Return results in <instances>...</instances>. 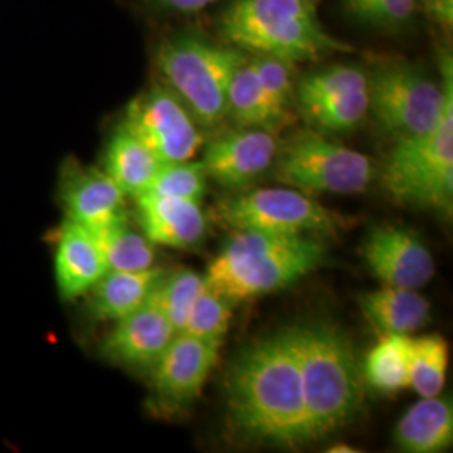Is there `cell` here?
Segmentation results:
<instances>
[{"label":"cell","instance_id":"cell-22","mask_svg":"<svg viewBox=\"0 0 453 453\" xmlns=\"http://www.w3.org/2000/svg\"><path fill=\"white\" fill-rule=\"evenodd\" d=\"M104 257L108 271H145L155 267L157 250L145 234L130 224V217L89 230Z\"/></svg>","mask_w":453,"mask_h":453},{"label":"cell","instance_id":"cell-29","mask_svg":"<svg viewBox=\"0 0 453 453\" xmlns=\"http://www.w3.org/2000/svg\"><path fill=\"white\" fill-rule=\"evenodd\" d=\"M232 303L234 301L224 294L213 291L207 286L195 299L181 333L200 340L222 342L232 316Z\"/></svg>","mask_w":453,"mask_h":453},{"label":"cell","instance_id":"cell-32","mask_svg":"<svg viewBox=\"0 0 453 453\" xmlns=\"http://www.w3.org/2000/svg\"><path fill=\"white\" fill-rule=\"evenodd\" d=\"M425 12L445 31L452 29L453 0H421Z\"/></svg>","mask_w":453,"mask_h":453},{"label":"cell","instance_id":"cell-2","mask_svg":"<svg viewBox=\"0 0 453 453\" xmlns=\"http://www.w3.org/2000/svg\"><path fill=\"white\" fill-rule=\"evenodd\" d=\"M303 395L316 440L357 420L365 403L363 372L351 342L329 323L294 326Z\"/></svg>","mask_w":453,"mask_h":453},{"label":"cell","instance_id":"cell-11","mask_svg":"<svg viewBox=\"0 0 453 453\" xmlns=\"http://www.w3.org/2000/svg\"><path fill=\"white\" fill-rule=\"evenodd\" d=\"M222 342L175 334L150 376L151 405L160 413H177L200 396L220 351Z\"/></svg>","mask_w":453,"mask_h":453},{"label":"cell","instance_id":"cell-33","mask_svg":"<svg viewBox=\"0 0 453 453\" xmlns=\"http://www.w3.org/2000/svg\"><path fill=\"white\" fill-rule=\"evenodd\" d=\"M151 5L165 9V11H172V12H180V14H192L196 11L205 9L207 5H211L215 0H146Z\"/></svg>","mask_w":453,"mask_h":453},{"label":"cell","instance_id":"cell-28","mask_svg":"<svg viewBox=\"0 0 453 453\" xmlns=\"http://www.w3.org/2000/svg\"><path fill=\"white\" fill-rule=\"evenodd\" d=\"M207 173L202 162L162 163L145 194L173 196L200 203L207 190Z\"/></svg>","mask_w":453,"mask_h":453},{"label":"cell","instance_id":"cell-14","mask_svg":"<svg viewBox=\"0 0 453 453\" xmlns=\"http://www.w3.org/2000/svg\"><path fill=\"white\" fill-rule=\"evenodd\" d=\"M279 143L274 133L239 128L205 146L200 160L209 179L226 190L239 192L262 177L274 163Z\"/></svg>","mask_w":453,"mask_h":453},{"label":"cell","instance_id":"cell-8","mask_svg":"<svg viewBox=\"0 0 453 453\" xmlns=\"http://www.w3.org/2000/svg\"><path fill=\"white\" fill-rule=\"evenodd\" d=\"M273 165L279 183L308 195L361 194L374 179L366 155L312 131L279 146Z\"/></svg>","mask_w":453,"mask_h":453},{"label":"cell","instance_id":"cell-30","mask_svg":"<svg viewBox=\"0 0 453 453\" xmlns=\"http://www.w3.org/2000/svg\"><path fill=\"white\" fill-rule=\"evenodd\" d=\"M250 65L257 76L262 91L269 99L277 113L284 119H289V104L294 97L292 84L291 63L271 58L257 56L250 61Z\"/></svg>","mask_w":453,"mask_h":453},{"label":"cell","instance_id":"cell-26","mask_svg":"<svg viewBox=\"0 0 453 453\" xmlns=\"http://www.w3.org/2000/svg\"><path fill=\"white\" fill-rule=\"evenodd\" d=\"M205 288V275L196 274L192 269H177L163 274L158 288L151 296V301L160 308L179 334L185 327L195 299Z\"/></svg>","mask_w":453,"mask_h":453},{"label":"cell","instance_id":"cell-17","mask_svg":"<svg viewBox=\"0 0 453 453\" xmlns=\"http://www.w3.org/2000/svg\"><path fill=\"white\" fill-rule=\"evenodd\" d=\"M106 273V262L93 234L65 220L54 250V277L61 299L76 301L86 296Z\"/></svg>","mask_w":453,"mask_h":453},{"label":"cell","instance_id":"cell-20","mask_svg":"<svg viewBox=\"0 0 453 453\" xmlns=\"http://www.w3.org/2000/svg\"><path fill=\"white\" fill-rule=\"evenodd\" d=\"M160 165L157 155L128 127L119 123L104 150L103 170L121 192L131 198L145 194Z\"/></svg>","mask_w":453,"mask_h":453},{"label":"cell","instance_id":"cell-10","mask_svg":"<svg viewBox=\"0 0 453 453\" xmlns=\"http://www.w3.org/2000/svg\"><path fill=\"white\" fill-rule=\"evenodd\" d=\"M121 123L162 163L192 160L203 143L200 125L165 84H155L131 99Z\"/></svg>","mask_w":453,"mask_h":453},{"label":"cell","instance_id":"cell-21","mask_svg":"<svg viewBox=\"0 0 453 453\" xmlns=\"http://www.w3.org/2000/svg\"><path fill=\"white\" fill-rule=\"evenodd\" d=\"M365 318L383 334H410L430 321V304L417 289L389 288L359 297Z\"/></svg>","mask_w":453,"mask_h":453},{"label":"cell","instance_id":"cell-1","mask_svg":"<svg viewBox=\"0 0 453 453\" xmlns=\"http://www.w3.org/2000/svg\"><path fill=\"white\" fill-rule=\"evenodd\" d=\"M226 408L235 432L277 447L316 441L311 428L294 327L245 348L226 374Z\"/></svg>","mask_w":453,"mask_h":453},{"label":"cell","instance_id":"cell-3","mask_svg":"<svg viewBox=\"0 0 453 453\" xmlns=\"http://www.w3.org/2000/svg\"><path fill=\"white\" fill-rule=\"evenodd\" d=\"M326 259L323 243L311 235L235 232L211 260L205 280L230 301L284 289L316 271Z\"/></svg>","mask_w":453,"mask_h":453},{"label":"cell","instance_id":"cell-27","mask_svg":"<svg viewBox=\"0 0 453 453\" xmlns=\"http://www.w3.org/2000/svg\"><path fill=\"white\" fill-rule=\"evenodd\" d=\"M370 111V82L349 93L333 97L314 108L303 111L304 119L323 133H344L355 130Z\"/></svg>","mask_w":453,"mask_h":453},{"label":"cell","instance_id":"cell-4","mask_svg":"<svg viewBox=\"0 0 453 453\" xmlns=\"http://www.w3.org/2000/svg\"><path fill=\"white\" fill-rule=\"evenodd\" d=\"M222 33L234 46L288 63L349 49L324 31L314 0H235Z\"/></svg>","mask_w":453,"mask_h":453},{"label":"cell","instance_id":"cell-7","mask_svg":"<svg viewBox=\"0 0 453 453\" xmlns=\"http://www.w3.org/2000/svg\"><path fill=\"white\" fill-rule=\"evenodd\" d=\"M441 82L406 65H385L372 74L370 110L385 130L398 138L418 136L437 127L453 91L452 56L441 58Z\"/></svg>","mask_w":453,"mask_h":453},{"label":"cell","instance_id":"cell-13","mask_svg":"<svg viewBox=\"0 0 453 453\" xmlns=\"http://www.w3.org/2000/svg\"><path fill=\"white\" fill-rule=\"evenodd\" d=\"M127 195L97 166L67 158L59 172V202L65 220L97 230L128 217Z\"/></svg>","mask_w":453,"mask_h":453},{"label":"cell","instance_id":"cell-12","mask_svg":"<svg viewBox=\"0 0 453 453\" xmlns=\"http://www.w3.org/2000/svg\"><path fill=\"white\" fill-rule=\"evenodd\" d=\"M361 256L372 274L389 288L418 291L437 271L428 247L406 226H374L361 245Z\"/></svg>","mask_w":453,"mask_h":453},{"label":"cell","instance_id":"cell-15","mask_svg":"<svg viewBox=\"0 0 453 453\" xmlns=\"http://www.w3.org/2000/svg\"><path fill=\"white\" fill-rule=\"evenodd\" d=\"M175 334L166 316L150 297L145 306L114 321L113 329L101 341L99 357L114 366L148 374Z\"/></svg>","mask_w":453,"mask_h":453},{"label":"cell","instance_id":"cell-5","mask_svg":"<svg viewBox=\"0 0 453 453\" xmlns=\"http://www.w3.org/2000/svg\"><path fill=\"white\" fill-rule=\"evenodd\" d=\"M242 52L195 35L166 39L155 52V65L200 127H215L226 116L228 88L245 63Z\"/></svg>","mask_w":453,"mask_h":453},{"label":"cell","instance_id":"cell-19","mask_svg":"<svg viewBox=\"0 0 453 453\" xmlns=\"http://www.w3.org/2000/svg\"><path fill=\"white\" fill-rule=\"evenodd\" d=\"M396 445L410 453H437L453 443L450 398L428 396L411 406L395 428Z\"/></svg>","mask_w":453,"mask_h":453},{"label":"cell","instance_id":"cell-31","mask_svg":"<svg viewBox=\"0 0 453 453\" xmlns=\"http://www.w3.org/2000/svg\"><path fill=\"white\" fill-rule=\"evenodd\" d=\"M418 2L420 0H346V9L366 26L395 29L411 20Z\"/></svg>","mask_w":453,"mask_h":453},{"label":"cell","instance_id":"cell-23","mask_svg":"<svg viewBox=\"0 0 453 453\" xmlns=\"http://www.w3.org/2000/svg\"><path fill=\"white\" fill-rule=\"evenodd\" d=\"M226 116H230L239 128H259L271 133L288 123L269 103L249 61L237 69L230 82Z\"/></svg>","mask_w":453,"mask_h":453},{"label":"cell","instance_id":"cell-34","mask_svg":"<svg viewBox=\"0 0 453 453\" xmlns=\"http://www.w3.org/2000/svg\"><path fill=\"white\" fill-rule=\"evenodd\" d=\"M329 452L333 453H342V452H357L353 447H348V445H336L334 449H329Z\"/></svg>","mask_w":453,"mask_h":453},{"label":"cell","instance_id":"cell-25","mask_svg":"<svg viewBox=\"0 0 453 453\" xmlns=\"http://www.w3.org/2000/svg\"><path fill=\"white\" fill-rule=\"evenodd\" d=\"M449 344L440 334H428L411 341L410 387L421 398L438 396L447 380Z\"/></svg>","mask_w":453,"mask_h":453},{"label":"cell","instance_id":"cell-6","mask_svg":"<svg viewBox=\"0 0 453 453\" xmlns=\"http://www.w3.org/2000/svg\"><path fill=\"white\" fill-rule=\"evenodd\" d=\"M391 198L450 217L453 203V91L437 127L418 136L398 138L383 166Z\"/></svg>","mask_w":453,"mask_h":453},{"label":"cell","instance_id":"cell-16","mask_svg":"<svg viewBox=\"0 0 453 453\" xmlns=\"http://www.w3.org/2000/svg\"><path fill=\"white\" fill-rule=\"evenodd\" d=\"M136 202V222L155 245L194 249L207 232V219L200 203L173 196L142 194Z\"/></svg>","mask_w":453,"mask_h":453},{"label":"cell","instance_id":"cell-9","mask_svg":"<svg viewBox=\"0 0 453 453\" xmlns=\"http://www.w3.org/2000/svg\"><path fill=\"white\" fill-rule=\"evenodd\" d=\"M213 217L234 232L275 235L334 234L342 217L296 188H256L228 195L213 207Z\"/></svg>","mask_w":453,"mask_h":453},{"label":"cell","instance_id":"cell-18","mask_svg":"<svg viewBox=\"0 0 453 453\" xmlns=\"http://www.w3.org/2000/svg\"><path fill=\"white\" fill-rule=\"evenodd\" d=\"M160 267L145 271H108L88 292V314L96 321H118L145 306L158 288Z\"/></svg>","mask_w":453,"mask_h":453},{"label":"cell","instance_id":"cell-24","mask_svg":"<svg viewBox=\"0 0 453 453\" xmlns=\"http://www.w3.org/2000/svg\"><path fill=\"white\" fill-rule=\"evenodd\" d=\"M411 338L408 334H383L368 353L363 378L372 388L396 393L410 387Z\"/></svg>","mask_w":453,"mask_h":453}]
</instances>
